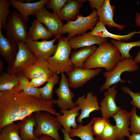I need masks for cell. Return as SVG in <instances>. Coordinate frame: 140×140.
<instances>
[{
    "label": "cell",
    "mask_w": 140,
    "mask_h": 140,
    "mask_svg": "<svg viewBox=\"0 0 140 140\" xmlns=\"http://www.w3.org/2000/svg\"><path fill=\"white\" fill-rule=\"evenodd\" d=\"M92 125V120L86 125H84L81 123L78 124L77 128L75 129H72L69 135L71 137H79L81 140H97L93 136Z\"/></svg>",
    "instance_id": "obj_27"
},
{
    "label": "cell",
    "mask_w": 140,
    "mask_h": 140,
    "mask_svg": "<svg viewBox=\"0 0 140 140\" xmlns=\"http://www.w3.org/2000/svg\"><path fill=\"white\" fill-rule=\"evenodd\" d=\"M68 0H47L45 5L49 9H52L53 13L58 15Z\"/></svg>",
    "instance_id": "obj_36"
},
{
    "label": "cell",
    "mask_w": 140,
    "mask_h": 140,
    "mask_svg": "<svg viewBox=\"0 0 140 140\" xmlns=\"http://www.w3.org/2000/svg\"><path fill=\"white\" fill-rule=\"evenodd\" d=\"M35 17L46 26L55 38L61 35L63 24L57 15L50 12L44 6L37 11Z\"/></svg>",
    "instance_id": "obj_12"
},
{
    "label": "cell",
    "mask_w": 140,
    "mask_h": 140,
    "mask_svg": "<svg viewBox=\"0 0 140 140\" xmlns=\"http://www.w3.org/2000/svg\"><path fill=\"white\" fill-rule=\"evenodd\" d=\"M122 89L124 92L129 94L132 98V100L130 102V104L140 110V92L134 93L129 87L125 86L122 87Z\"/></svg>",
    "instance_id": "obj_38"
},
{
    "label": "cell",
    "mask_w": 140,
    "mask_h": 140,
    "mask_svg": "<svg viewBox=\"0 0 140 140\" xmlns=\"http://www.w3.org/2000/svg\"><path fill=\"white\" fill-rule=\"evenodd\" d=\"M17 124L22 140H32L37 138L34 134V128L36 124L33 114L20 121Z\"/></svg>",
    "instance_id": "obj_25"
},
{
    "label": "cell",
    "mask_w": 140,
    "mask_h": 140,
    "mask_svg": "<svg viewBox=\"0 0 140 140\" xmlns=\"http://www.w3.org/2000/svg\"><path fill=\"white\" fill-rule=\"evenodd\" d=\"M116 122V139L124 140L125 137L129 138L130 135L129 126L130 123V113L121 109L113 116Z\"/></svg>",
    "instance_id": "obj_15"
},
{
    "label": "cell",
    "mask_w": 140,
    "mask_h": 140,
    "mask_svg": "<svg viewBox=\"0 0 140 140\" xmlns=\"http://www.w3.org/2000/svg\"><path fill=\"white\" fill-rule=\"evenodd\" d=\"M121 61L120 53L110 42L103 43L86 60L83 68L86 69L105 68L107 72L113 70Z\"/></svg>",
    "instance_id": "obj_2"
},
{
    "label": "cell",
    "mask_w": 140,
    "mask_h": 140,
    "mask_svg": "<svg viewBox=\"0 0 140 140\" xmlns=\"http://www.w3.org/2000/svg\"><path fill=\"white\" fill-rule=\"evenodd\" d=\"M138 67V65L132 58L120 61L113 70L103 72V74L106 78V80L100 88L99 91L102 92L107 90L111 86L119 82H127V81L121 79V74L125 72H132L136 71Z\"/></svg>",
    "instance_id": "obj_7"
},
{
    "label": "cell",
    "mask_w": 140,
    "mask_h": 140,
    "mask_svg": "<svg viewBox=\"0 0 140 140\" xmlns=\"http://www.w3.org/2000/svg\"><path fill=\"white\" fill-rule=\"evenodd\" d=\"M51 114L43 111L33 113L36 124L34 131V136L38 138L44 135L50 136L55 140H63L59 134L62 125L56 117Z\"/></svg>",
    "instance_id": "obj_4"
},
{
    "label": "cell",
    "mask_w": 140,
    "mask_h": 140,
    "mask_svg": "<svg viewBox=\"0 0 140 140\" xmlns=\"http://www.w3.org/2000/svg\"><path fill=\"white\" fill-rule=\"evenodd\" d=\"M19 50L13 62L8 64L7 72L11 74H16L22 72L36 62L38 58L27 47L25 43L20 41L16 42Z\"/></svg>",
    "instance_id": "obj_8"
},
{
    "label": "cell",
    "mask_w": 140,
    "mask_h": 140,
    "mask_svg": "<svg viewBox=\"0 0 140 140\" xmlns=\"http://www.w3.org/2000/svg\"><path fill=\"white\" fill-rule=\"evenodd\" d=\"M0 131V140H22L19 135L17 123L8 124Z\"/></svg>",
    "instance_id": "obj_30"
},
{
    "label": "cell",
    "mask_w": 140,
    "mask_h": 140,
    "mask_svg": "<svg viewBox=\"0 0 140 140\" xmlns=\"http://www.w3.org/2000/svg\"><path fill=\"white\" fill-rule=\"evenodd\" d=\"M58 74L57 73L54 74L53 76L48 79L44 86L39 88L42 99L47 101L53 100L52 97L54 88L60 81Z\"/></svg>",
    "instance_id": "obj_29"
},
{
    "label": "cell",
    "mask_w": 140,
    "mask_h": 140,
    "mask_svg": "<svg viewBox=\"0 0 140 140\" xmlns=\"http://www.w3.org/2000/svg\"><path fill=\"white\" fill-rule=\"evenodd\" d=\"M136 108L133 106L130 112V127L129 129L131 133H140V116L136 114Z\"/></svg>",
    "instance_id": "obj_34"
},
{
    "label": "cell",
    "mask_w": 140,
    "mask_h": 140,
    "mask_svg": "<svg viewBox=\"0 0 140 140\" xmlns=\"http://www.w3.org/2000/svg\"><path fill=\"white\" fill-rule=\"evenodd\" d=\"M127 140H140V133H132Z\"/></svg>",
    "instance_id": "obj_44"
},
{
    "label": "cell",
    "mask_w": 140,
    "mask_h": 140,
    "mask_svg": "<svg viewBox=\"0 0 140 140\" xmlns=\"http://www.w3.org/2000/svg\"><path fill=\"white\" fill-rule=\"evenodd\" d=\"M89 34L99 36L102 38H109L117 40L124 41H128L134 36L135 34L140 33V31L131 32L127 34L119 35L114 34L108 31L105 26L101 22L99 21L94 29L87 33Z\"/></svg>",
    "instance_id": "obj_23"
},
{
    "label": "cell",
    "mask_w": 140,
    "mask_h": 140,
    "mask_svg": "<svg viewBox=\"0 0 140 140\" xmlns=\"http://www.w3.org/2000/svg\"><path fill=\"white\" fill-rule=\"evenodd\" d=\"M99 21L97 11L93 9L87 16L79 15L75 20L67 22L62 27L61 34L68 33L67 37L68 39L76 34L82 35L88 30H92Z\"/></svg>",
    "instance_id": "obj_5"
},
{
    "label": "cell",
    "mask_w": 140,
    "mask_h": 140,
    "mask_svg": "<svg viewBox=\"0 0 140 140\" xmlns=\"http://www.w3.org/2000/svg\"><path fill=\"white\" fill-rule=\"evenodd\" d=\"M116 85L110 87L104 94V97L99 104L101 105L100 110L102 117L108 120L120 109L116 102L115 98L117 93Z\"/></svg>",
    "instance_id": "obj_14"
},
{
    "label": "cell",
    "mask_w": 140,
    "mask_h": 140,
    "mask_svg": "<svg viewBox=\"0 0 140 140\" xmlns=\"http://www.w3.org/2000/svg\"><path fill=\"white\" fill-rule=\"evenodd\" d=\"M48 79H37L31 80L28 83L24 85L19 84L12 90H22L29 87L38 88L47 82Z\"/></svg>",
    "instance_id": "obj_37"
},
{
    "label": "cell",
    "mask_w": 140,
    "mask_h": 140,
    "mask_svg": "<svg viewBox=\"0 0 140 140\" xmlns=\"http://www.w3.org/2000/svg\"><path fill=\"white\" fill-rule=\"evenodd\" d=\"M115 6L111 5L109 0H104L101 7L97 11L99 18V21L109 27H115L120 30L124 28V24L120 25L114 20L113 16Z\"/></svg>",
    "instance_id": "obj_16"
},
{
    "label": "cell",
    "mask_w": 140,
    "mask_h": 140,
    "mask_svg": "<svg viewBox=\"0 0 140 140\" xmlns=\"http://www.w3.org/2000/svg\"><path fill=\"white\" fill-rule=\"evenodd\" d=\"M28 32L27 37L34 41L39 39L47 40L53 36L42 23L37 19L34 20L31 23Z\"/></svg>",
    "instance_id": "obj_24"
},
{
    "label": "cell",
    "mask_w": 140,
    "mask_h": 140,
    "mask_svg": "<svg viewBox=\"0 0 140 140\" xmlns=\"http://www.w3.org/2000/svg\"><path fill=\"white\" fill-rule=\"evenodd\" d=\"M47 0H41L34 3H23L15 0H10L11 5L22 15L27 22L30 15L35 17L36 12L44 6Z\"/></svg>",
    "instance_id": "obj_20"
},
{
    "label": "cell",
    "mask_w": 140,
    "mask_h": 140,
    "mask_svg": "<svg viewBox=\"0 0 140 140\" xmlns=\"http://www.w3.org/2000/svg\"><path fill=\"white\" fill-rule=\"evenodd\" d=\"M19 84L16 74L4 72L0 75V92L12 90Z\"/></svg>",
    "instance_id": "obj_31"
},
{
    "label": "cell",
    "mask_w": 140,
    "mask_h": 140,
    "mask_svg": "<svg viewBox=\"0 0 140 140\" xmlns=\"http://www.w3.org/2000/svg\"><path fill=\"white\" fill-rule=\"evenodd\" d=\"M61 35L51 40H43L41 41H34L27 38L25 43L28 49L32 52L38 59L42 61L47 60L55 53L57 44H54L56 40Z\"/></svg>",
    "instance_id": "obj_9"
},
{
    "label": "cell",
    "mask_w": 140,
    "mask_h": 140,
    "mask_svg": "<svg viewBox=\"0 0 140 140\" xmlns=\"http://www.w3.org/2000/svg\"><path fill=\"white\" fill-rule=\"evenodd\" d=\"M18 50L16 42L5 37L0 30V54L8 64L13 62Z\"/></svg>",
    "instance_id": "obj_19"
},
{
    "label": "cell",
    "mask_w": 140,
    "mask_h": 140,
    "mask_svg": "<svg viewBox=\"0 0 140 140\" xmlns=\"http://www.w3.org/2000/svg\"><path fill=\"white\" fill-rule=\"evenodd\" d=\"M93 122L92 130L94 135L100 138L109 121L103 118L94 117L91 120Z\"/></svg>",
    "instance_id": "obj_33"
},
{
    "label": "cell",
    "mask_w": 140,
    "mask_h": 140,
    "mask_svg": "<svg viewBox=\"0 0 140 140\" xmlns=\"http://www.w3.org/2000/svg\"><path fill=\"white\" fill-rule=\"evenodd\" d=\"M56 100H45L26 95L22 90L0 92V131L6 125L21 121L36 111L47 112L56 116L61 115L54 108Z\"/></svg>",
    "instance_id": "obj_1"
},
{
    "label": "cell",
    "mask_w": 140,
    "mask_h": 140,
    "mask_svg": "<svg viewBox=\"0 0 140 140\" xmlns=\"http://www.w3.org/2000/svg\"><path fill=\"white\" fill-rule=\"evenodd\" d=\"M19 85H24L28 83L29 82V79L24 73L21 72L16 74Z\"/></svg>",
    "instance_id": "obj_40"
},
{
    "label": "cell",
    "mask_w": 140,
    "mask_h": 140,
    "mask_svg": "<svg viewBox=\"0 0 140 140\" xmlns=\"http://www.w3.org/2000/svg\"><path fill=\"white\" fill-rule=\"evenodd\" d=\"M4 69V64L2 60L0 59V74L1 75L2 73V71Z\"/></svg>",
    "instance_id": "obj_47"
},
{
    "label": "cell",
    "mask_w": 140,
    "mask_h": 140,
    "mask_svg": "<svg viewBox=\"0 0 140 140\" xmlns=\"http://www.w3.org/2000/svg\"><path fill=\"white\" fill-rule=\"evenodd\" d=\"M11 5L10 0H0V30L5 29L7 18L11 11L9 8Z\"/></svg>",
    "instance_id": "obj_32"
},
{
    "label": "cell",
    "mask_w": 140,
    "mask_h": 140,
    "mask_svg": "<svg viewBox=\"0 0 140 140\" xmlns=\"http://www.w3.org/2000/svg\"><path fill=\"white\" fill-rule=\"evenodd\" d=\"M80 110L79 107L77 106L69 110L60 109V112L63 115L56 116L57 119L69 134L72 131V129L77 128L78 124L75 118L80 114L79 113Z\"/></svg>",
    "instance_id": "obj_21"
},
{
    "label": "cell",
    "mask_w": 140,
    "mask_h": 140,
    "mask_svg": "<svg viewBox=\"0 0 140 140\" xmlns=\"http://www.w3.org/2000/svg\"><path fill=\"white\" fill-rule=\"evenodd\" d=\"M96 138L97 140H100V139H99V138L97 137H96ZM113 140H118L117 139H115Z\"/></svg>",
    "instance_id": "obj_49"
},
{
    "label": "cell",
    "mask_w": 140,
    "mask_h": 140,
    "mask_svg": "<svg viewBox=\"0 0 140 140\" xmlns=\"http://www.w3.org/2000/svg\"><path fill=\"white\" fill-rule=\"evenodd\" d=\"M102 69H93L74 67L66 73L69 86L73 89L82 87L86 83L99 74Z\"/></svg>",
    "instance_id": "obj_10"
},
{
    "label": "cell",
    "mask_w": 140,
    "mask_h": 140,
    "mask_svg": "<svg viewBox=\"0 0 140 140\" xmlns=\"http://www.w3.org/2000/svg\"><path fill=\"white\" fill-rule=\"evenodd\" d=\"M57 40L56 52L47 60L48 67L53 74L67 73L74 67L69 58L72 49L67 37L61 36Z\"/></svg>",
    "instance_id": "obj_3"
},
{
    "label": "cell",
    "mask_w": 140,
    "mask_h": 140,
    "mask_svg": "<svg viewBox=\"0 0 140 140\" xmlns=\"http://www.w3.org/2000/svg\"><path fill=\"white\" fill-rule=\"evenodd\" d=\"M110 42L119 51L121 55V61L124 59L132 58V56L129 53L130 50L134 47H140V40L136 41L125 42L112 39Z\"/></svg>",
    "instance_id": "obj_28"
},
{
    "label": "cell",
    "mask_w": 140,
    "mask_h": 140,
    "mask_svg": "<svg viewBox=\"0 0 140 140\" xmlns=\"http://www.w3.org/2000/svg\"><path fill=\"white\" fill-rule=\"evenodd\" d=\"M108 40L107 38L86 33L81 35L75 36L69 39L68 41L72 49L76 50L96 44L100 45L103 43L108 42Z\"/></svg>",
    "instance_id": "obj_18"
},
{
    "label": "cell",
    "mask_w": 140,
    "mask_h": 140,
    "mask_svg": "<svg viewBox=\"0 0 140 140\" xmlns=\"http://www.w3.org/2000/svg\"><path fill=\"white\" fill-rule=\"evenodd\" d=\"M86 0H68L61 9L58 15L60 19L67 22L73 21L77 18L80 8Z\"/></svg>",
    "instance_id": "obj_22"
},
{
    "label": "cell",
    "mask_w": 140,
    "mask_h": 140,
    "mask_svg": "<svg viewBox=\"0 0 140 140\" xmlns=\"http://www.w3.org/2000/svg\"><path fill=\"white\" fill-rule=\"evenodd\" d=\"M134 59L136 64L140 63V50L138 51L136 57Z\"/></svg>",
    "instance_id": "obj_46"
},
{
    "label": "cell",
    "mask_w": 140,
    "mask_h": 140,
    "mask_svg": "<svg viewBox=\"0 0 140 140\" xmlns=\"http://www.w3.org/2000/svg\"><path fill=\"white\" fill-rule=\"evenodd\" d=\"M136 16L135 21L136 26L140 27V13L138 12H136Z\"/></svg>",
    "instance_id": "obj_45"
},
{
    "label": "cell",
    "mask_w": 140,
    "mask_h": 140,
    "mask_svg": "<svg viewBox=\"0 0 140 140\" xmlns=\"http://www.w3.org/2000/svg\"><path fill=\"white\" fill-rule=\"evenodd\" d=\"M61 74L59 86L55 90V92L58 96L56 104L61 109H72L77 106L72 100L75 96L70 88L68 78L64 73Z\"/></svg>",
    "instance_id": "obj_11"
},
{
    "label": "cell",
    "mask_w": 140,
    "mask_h": 140,
    "mask_svg": "<svg viewBox=\"0 0 140 140\" xmlns=\"http://www.w3.org/2000/svg\"><path fill=\"white\" fill-rule=\"evenodd\" d=\"M27 22L16 9L12 11L7 18L5 29L8 38L16 42L25 43L27 38Z\"/></svg>",
    "instance_id": "obj_6"
},
{
    "label": "cell",
    "mask_w": 140,
    "mask_h": 140,
    "mask_svg": "<svg viewBox=\"0 0 140 140\" xmlns=\"http://www.w3.org/2000/svg\"><path fill=\"white\" fill-rule=\"evenodd\" d=\"M32 140H55L53 138L49 136L43 135L40 137Z\"/></svg>",
    "instance_id": "obj_42"
},
{
    "label": "cell",
    "mask_w": 140,
    "mask_h": 140,
    "mask_svg": "<svg viewBox=\"0 0 140 140\" xmlns=\"http://www.w3.org/2000/svg\"><path fill=\"white\" fill-rule=\"evenodd\" d=\"M75 103L81 110V114L76 120L77 122L81 123L82 120L89 118L90 113L95 110L99 111L100 107L99 106L97 96L93 95L91 92H88L86 96L83 94L79 97Z\"/></svg>",
    "instance_id": "obj_13"
},
{
    "label": "cell",
    "mask_w": 140,
    "mask_h": 140,
    "mask_svg": "<svg viewBox=\"0 0 140 140\" xmlns=\"http://www.w3.org/2000/svg\"><path fill=\"white\" fill-rule=\"evenodd\" d=\"M97 47L95 45L83 47L72 53L71 60L74 67L83 68L86 60L96 50Z\"/></svg>",
    "instance_id": "obj_26"
},
{
    "label": "cell",
    "mask_w": 140,
    "mask_h": 140,
    "mask_svg": "<svg viewBox=\"0 0 140 140\" xmlns=\"http://www.w3.org/2000/svg\"><path fill=\"white\" fill-rule=\"evenodd\" d=\"M90 7L93 9H96V11L99 9L103 4L104 0H88Z\"/></svg>",
    "instance_id": "obj_41"
},
{
    "label": "cell",
    "mask_w": 140,
    "mask_h": 140,
    "mask_svg": "<svg viewBox=\"0 0 140 140\" xmlns=\"http://www.w3.org/2000/svg\"><path fill=\"white\" fill-rule=\"evenodd\" d=\"M61 131L63 134L64 140H74L71 138L69 134L64 128L62 129Z\"/></svg>",
    "instance_id": "obj_43"
},
{
    "label": "cell",
    "mask_w": 140,
    "mask_h": 140,
    "mask_svg": "<svg viewBox=\"0 0 140 140\" xmlns=\"http://www.w3.org/2000/svg\"><path fill=\"white\" fill-rule=\"evenodd\" d=\"M100 140H113L116 139L115 126L108 122L104 129Z\"/></svg>",
    "instance_id": "obj_35"
},
{
    "label": "cell",
    "mask_w": 140,
    "mask_h": 140,
    "mask_svg": "<svg viewBox=\"0 0 140 140\" xmlns=\"http://www.w3.org/2000/svg\"><path fill=\"white\" fill-rule=\"evenodd\" d=\"M22 90L23 93L26 95L32 96L40 99H42L38 88L29 87Z\"/></svg>",
    "instance_id": "obj_39"
},
{
    "label": "cell",
    "mask_w": 140,
    "mask_h": 140,
    "mask_svg": "<svg viewBox=\"0 0 140 140\" xmlns=\"http://www.w3.org/2000/svg\"><path fill=\"white\" fill-rule=\"evenodd\" d=\"M18 2L23 3H31L32 0H17Z\"/></svg>",
    "instance_id": "obj_48"
},
{
    "label": "cell",
    "mask_w": 140,
    "mask_h": 140,
    "mask_svg": "<svg viewBox=\"0 0 140 140\" xmlns=\"http://www.w3.org/2000/svg\"><path fill=\"white\" fill-rule=\"evenodd\" d=\"M30 80L37 79H48L53 73L49 68L47 60L38 59L36 62L22 72Z\"/></svg>",
    "instance_id": "obj_17"
}]
</instances>
